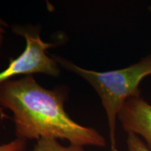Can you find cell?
I'll use <instances>...</instances> for the list:
<instances>
[{
  "label": "cell",
  "instance_id": "obj_6",
  "mask_svg": "<svg viewBox=\"0 0 151 151\" xmlns=\"http://www.w3.org/2000/svg\"><path fill=\"white\" fill-rule=\"evenodd\" d=\"M127 151H150L140 137L134 134H127Z\"/></svg>",
  "mask_w": 151,
  "mask_h": 151
},
{
  "label": "cell",
  "instance_id": "obj_2",
  "mask_svg": "<svg viewBox=\"0 0 151 151\" xmlns=\"http://www.w3.org/2000/svg\"><path fill=\"white\" fill-rule=\"evenodd\" d=\"M55 60L65 69L84 78L99 95L108 119L111 150L118 151L116 135L118 115L129 98L141 95L140 83L151 75V55L127 67L104 72L88 70L60 57H55Z\"/></svg>",
  "mask_w": 151,
  "mask_h": 151
},
{
  "label": "cell",
  "instance_id": "obj_4",
  "mask_svg": "<svg viewBox=\"0 0 151 151\" xmlns=\"http://www.w3.org/2000/svg\"><path fill=\"white\" fill-rule=\"evenodd\" d=\"M118 119L127 134L142 137L151 151V104L141 95L129 98L118 115Z\"/></svg>",
  "mask_w": 151,
  "mask_h": 151
},
{
  "label": "cell",
  "instance_id": "obj_9",
  "mask_svg": "<svg viewBox=\"0 0 151 151\" xmlns=\"http://www.w3.org/2000/svg\"><path fill=\"white\" fill-rule=\"evenodd\" d=\"M150 11H151V9H150Z\"/></svg>",
  "mask_w": 151,
  "mask_h": 151
},
{
  "label": "cell",
  "instance_id": "obj_3",
  "mask_svg": "<svg viewBox=\"0 0 151 151\" xmlns=\"http://www.w3.org/2000/svg\"><path fill=\"white\" fill-rule=\"evenodd\" d=\"M13 31L25 39L26 46L23 52L16 58H11L8 67L0 72V86L16 76L38 73L54 77L60 75L58 63L46 53L48 49L55 45L43 41L37 29L33 27L16 25Z\"/></svg>",
  "mask_w": 151,
  "mask_h": 151
},
{
  "label": "cell",
  "instance_id": "obj_1",
  "mask_svg": "<svg viewBox=\"0 0 151 151\" xmlns=\"http://www.w3.org/2000/svg\"><path fill=\"white\" fill-rule=\"evenodd\" d=\"M65 98L63 90H47L32 75L0 86V107L12 113L17 139L51 138L83 147L106 146L99 132L81 125L69 116L64 106Z\"/></svg>",
  "mask_w": 151,
  "mask_h": 151
},
{
  "label": "cell",
  "instance_id": "obj_5",
  "mask_svg": "<svg viewBox=\"0 0 151 151\" xmlns=\"http://www.w3.org/2000/svg\"><path fill=\"white\" fill-rule=\"evenodd\" d=\"M26 151V150H25ZM27 151H85L83 147L78 145L70 144L65 146L60 144L57 139L43 138L37 141L34 148Z\"/></svg>",
  "mask_w": 151,
  "mask_h": 151
},
{
  "label": "cell",
  "instance_id": "obj_8",
  "mask_svg": "<svg viewBox=\"0 0 151 151\" xmlns=\"http://www.w3.org/2000/svg\"><path fill=\"white\" fill-rule=\"evenodd\" d=\"M5 27H6V24L4 21H3L2 19L0 18V48H1L3 43L4 35L5 33Z\"/></svg>",
  "mask_w": 151,
  "mask_h": 151
},
{
  "label": "cell",
  "instance_id": "obj_7",
  "mask_svg": "<svg viewBox=\"0 0 151 151\" xmlns=\"http://www.w3.org/2000/svg\"><path fill=\"white\" fill-rule=\"evenodd\" d=\"M26 141L16 139L11 142L0 145V151H25Z\"/></svg>",
  "mask_w": 151,
  "mask_h": 151
}]
</instances>
